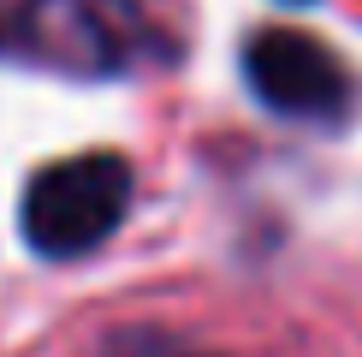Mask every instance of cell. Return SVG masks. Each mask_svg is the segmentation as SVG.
<instances>
[{
	"mask_svg": "<svg viewBox=\"0 0 362 357\" xmlns=\"http://www.w3.org/2000/svg\"><path fill=\"white\" fill-rule=\"evenodd\" d=\"M244 78L285 119H344L351 108L344 60L309 30H255L244 48Z\"/></svg>",
	"mask_w": 362,
	"mask_h": 357,
	"instance_id": "cell-3",
	"label": "cell"
},
{
	"mask_svg": "<svg viewBox=\"0 0 362 357\" xmlns=\"http://www.w3.org/2000/svg\"><path fill=\"white\" fill-rule=\"evenodd\" d=\"M131 208V161L113 149L48 161L24 185V238L42 256H89L107 244Z\"/></svg>",
	"mask_w": 362,
	"mask_h": 357,
	"instance_id": "cell-1",
	"label": "cell"
},
{
	"mask_svg": "<svg viewBox=\"0 0 362 357\" xmlns=\"http://www.w3.org/2000/svg\"><path fill=\"white\" fill-rule=\"evenodd\" d=\"M12 42L36 66L71 72V78H107L148 60L155 24L137 0H24L12 18Z\"/></svg>",
	"mask_w": 362,
	"mask_h": 357,
	"instance_id": "cell-2",
	"label": "cell"
}]
</instances>
